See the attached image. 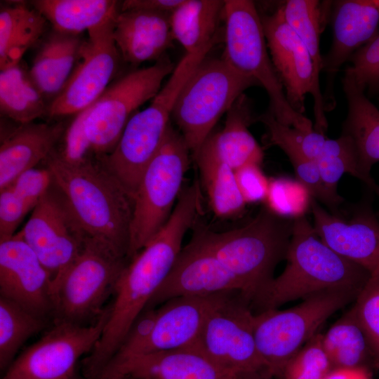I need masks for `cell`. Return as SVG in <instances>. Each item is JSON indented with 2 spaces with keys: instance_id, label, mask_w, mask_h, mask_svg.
Listing matches in <instances>:
<instances>
[{
  "instance_id": "obj_14",
  "label": "cell",
  "mask_w": 379,
  "mask_h": 379,
  "mask_svg": "<svg viewBox=\"0 0 379 379\" xmlns=\"http://www.w3.org/2000/svg\"><path fill=\"white\" fill-rule=\"evenodd\" d=\"M116 17L87 32L81 61L62 90L49 102L48 117L79 113L92 105L110 85L121 59L113 37Z\"/></svg>"
},
{
  "instance_id": "obj_44",
  "label": "cell",
  "mask_w": 379,
  "mask_h": 379,
  "mask_svg": "<svg viewBox=\"0 0 379 379\" xmlns=\"http://www.w3.org/2000/svg\"><path fill=\"white\" fill-rule=\"evenodd\" d=\"M239 192L246 204L265 201L270 179L262 172L260 165L248 164L234 170Z\"/></svg>"
},
{
  "instance_id": "obj_35",
  "label": "cell",
  "mask_w": 379,
  "mask_h": 379,
  "mask_svg": "<svg viewBox=\"0 0 379 379\" xmlns=\"http://www.w3.org/2000/svg\"><path fill=\"white\" fill-rule=\"evenodd\" d=\"M46 318L0 296V367L7 368L25 343L46 326Z\"/></svg>"
},
{
  "instance_id": "obj_32",
  "label": "cell",
  "mask_w": 379,
  "mask_h": 379,
  "mask_svg": "<svg viewBox=\"0 0 379 379\" xmlns=\"http://www.w3.org/2000/svg\"><path fill=\"white\" fill-rule=\"evenodd\" d=\"M53 29L81 34L114 18L121 3L114 0H36L32 1Z\"/></svg>"
},
{
  "instance_id": "obj_9",
  "label": "cell",
  "mask_w": 379,
  "mask_h": 379,
  "mask_svg": "<svg viewBox=\"0 0 379 379\" xmlns=\"http://www.w3.org/2000/svg\"><path fill=\"white\" fill-rule=\"evenodd\" d=\"M190 152L182 135L171 124L160 149L145 170L133 197L129 260L168 220L190 167Z\"/></svg>"
},
{
  "instance_id": "obj_11",
  "label": "cell",
  "mask_w": 379,
  "mask_h": 379,
  "mask_svg": "<svg viewBox=\"0 0 379 379\" xmlns=\"http://www.w3.org/2000/svg\"><path fill=\"white\" fill-rule=\"evenodd\" d=\"M175 67L164 55L154 65L117 79L86 109L85 133L95 158L113 151L129 119L142 105L157 95Z\"/></svg>"
},
{
  "instance_id": "obj_31",
  "label": "cell",
  "mask_w": 379,
  "mask_h": 379,
  "mask_svg": "<svg viewBox=\"0 0 379 379\" xmlns=\"http://www.w3.org/2000/svg\"><path fill=\"white\" fill-rule=\"evenodd\" d=\"M48 21L34 8L18 3L0 11L1 69L20 62L25 52L41 40Z\"/></svg>"
},
{
  "instance_id": "obj_43",
  "label": "cell",
  "mask_w": 379,
  "mask_h": 379,
  "mask_svg": "<svg viewBox=\"0 0 379 379\" xmlns=\"http://www.w3.org/2000/svg\"><path fill=\"white\" fill-rule=\"evenodd\" d=\"M30 212L22 199L9 186L0 190V242L11 238Z\"/></svg>"
},
{
  "instance_id": "obj_3",
  "label": "cell",
  "mask_w": 379,
  "mask_h": 379,
  "mask_svg": "<svg viewBox=\"0 0 379 379\" xmlns=\"http://www.w3.org/2000/svg\"><path fill=\"white\" fill-rule=\"evenodd\" d=\"M285 260L286 265L281 274L251 302L253 313L329 290L360 293L371 278L365 269L324 243L305 215L293 220Z\"/></svg>"
},
{
  "instance_id": "obj_10",
  "label": "cell",
  "mask_w": 379,
  "mask_h": 379,
  "mask_svg": "<svg viewBox=\"0 0 379 379\" xmlns=\"http://www.w3.org/2000/svg\"><path fill=\"white\" fill-rule=\"evenodd\" d=\"M128 262L108 247L86 239L78 257L53 284L54 321L88 324L97 319Z\"/></svg>"
},
{
  "instance_id": "obj_23",
  "label": "cell",
  "mask_w": 379,
  "mask_h": 379,
  "mask_svg": "<svg viewBox=\"0 0 379 379\" xmlns=\"http://www.w3.org/2000/svg\"><path fill=\"white\" fill-rule=\"evenodd\" d=\"M113 37L121 59L133 65L155 62L173 46L170 14L147 11H120Z\"/></svg>"
},
{
  "instance_id": "obj_8",
  "label": "cell",
  "mask_w": 379,
  "mask_h": 379,
  "mask_svg": "<svg viewBox=\"0 0 379 379\" xmlns=\"http://www.w3.org/2000/svg\"><path fill=\"white\" fill-rule=\"evenodd\" d=\"M359 293L329 290L310 295L286 310L254 313L253 333L267 373L277 378L287 361L335 312L354 301Z\"/></svg>"
},
{
  "instance_id": "obj_17",
  "label": "cell",
  "mask_w": 379,
  "mask_h": 379,
  "mask_svg": "<svg viewBox=\"0 0 379 379\" xmlns=\"http://www.w3.org/2000/svg\"><path fill=\"white\" fill-rule=\"evenodd\" d=\"M0 296L46 319L53 313L51 277L18 232L0 242Z\"/></svg>"
},
{
  "instance_id": "obj_36",
  "label": "cell",
  "mask_w": 379,
  "mask_h": 379,
  "mask_svg": "<svg viewBox=\"0 0 379 379\" xmlns=\"http://www.w3.org/2000/svg\"><path fill=\"white\" fill-rule=\"evenodd\" d=\"M314 161L324 185L333 194H339L337 185L345 173L360 180L355 149L347 135L341 134L337 139L327 138Z\"/></svg>"
},
{
  "instance_id": "obj_4",
  "label": "cell",
  "mask_w": 379,
  "mask_h": 379,
  "mask_svg": "<svg viewBox=\"0 0 379 379\" xmlns=\"http://www.w3.org/2000/svg\"><path fill=\"white\" fill-rule=\"evenodd\" d=\"M293 220L265 206L240 227L218 232L197 225L192 237L240 282L242 296L251 305L274 278L278 264L286 259Z\"/></svg>"
},
{
  "instance_id": "obj_22",
  "label": "cell",
  "mask_w": 379,
  "mask_h": 379,
  "mask_svg": "<svg viewBox=\"0 0 379 379\" xmlns=\"http://www.w3.org/2000/svg\"><path fill=\"white\" fill-rule=\"evenodd\" d=\"M98 379H238L192 347L130 357L107 366Z\"/></svg>"
},
{
  "instance_id": "obj_29",
  "label": "cell",
  "mask_w": 379,
  "mask_h": 379,
  "mask_svg": "<svg viewBox=\"0 0 379 379\" xmlns=\"http://www.w3.org/2000/svg\"><path fill=\"white\" fill-rule=\"evenodd\" d=\"M225 4V0H183L170 15L173 38L186 53L218 40Z\"/></svg>"
},
{
  "instance_id": "obj_25",
  "label": "cell",
  "mask_w": 379,
  "mask_h": 379,
  "mask_svg": "<svg viewBox=\"0 0 379 379\" xmlns=\"http://www.w3.org/2000/svg\"><path fill=\"white\" fill-rule=\"evenodd\" d=\"M67 128L63 122L20 124L1 141L0 190L23 172L36 166L54 151Z\"/></svg>"
},
{
  "instance_id": "obj_42",
  "label": "cell",
  "mask_w": 379,
  "mask_h": 379,
  "mask_svg": "<svg viewBox=\"0 0 379 379\" xmlns=\"http://www.w3.org/2000/svg\"><path fill=\"white\" fill-rule=\"evenodd\" d=\"M52 184V175L45 166L44 168L34 167L23 172L8 186L18 194L32 212L48 193Z\"/></svg>"
},
{
  "instance_id": "obj_19",
  "label": "cell",
  "mask_w": 379,
  "mask_h": 379,
  "mask_svg": "<svg viewBox=\"0 0 379 379\" xmlns=\"http://www.w3.org/2000/svg\"><path fill=\"white\" fill-rule=\"evenodd\" d=\"M270 55L287 100L303 114L305 99L314 89V68L303 42L290 27L281 6L272 13H259Z\"/></svg>"
},
{
  "instance_id": "obj_21",
  "label": "cell",
  "mask_w": 379,
  "mask_h": 379,
  "mask_svg": "<svg viewBox=\"0 0 379 379\" xmlns=\"http://www.w3.org/2000/svg\"><path fill=\"white\" fill-rule=\"evenodd\" d=\"M236 292L180 296L166 301L157 307L158 314L153 331L135 356L193 345L211 312Z\"/></svg>"
},
{
  "instance_id": "obj_27",
  "label": "cell",
  "mask_w": 379,
  "mask_h": 379,
  "mask_svg": "<svg viewBox=\"0 0 379 379\" xmlns=\"http://www.w3.org/2000/svg\"><path fill=\"white\" fill-rule=\"evenodd\" d=\"M327 1L317 0H288L281 4L284 18L305 46L314 68V89L312 95L314 116V130L325 134L328 128L323 93L319 75L323 69L320 52V34L326 18Z\"/></svg>"
},
{
  "instance_id": "obj_45",
  "label": "cell",
  "mask_w": 379,
  "mask_h": 379,
  "mask_svg": "<svg viewBox=\"0 0 379 379\" xmlns=\"http://www.w3.org/2000/svg\"><path fill=\"white\" fill-rule=\"evenodd\" d=\"M183 0H126L121 2L120 11L147 10L171 14Z\"/></svg>"
},
{
  "instance_id": "obj_24",
  "label": "cell",
  "mask_w": 379,
  "mask_h": 379,
  "mask_svg": "<svg viewBox=\"0 0 379 379\" xmlns=\"http://www.w3.org/2000/svg\"><path fill=\"white\" fill-rule=\"evenodd\" d=\"M342 84L348 109L341 134L352 140L360 180L373 191L376 183L371 171L379 161V109L366 96L347 67Z\"/></svg>"
},
{
  "instance_id": "obj_34",
  "label": "cell",
  "mask_w": 379,
  "mask_h": 379,
  "mask_svg": "<svg viewBox=\"0 0 379 379\" xmlns=\"http://www.w3.org/2000/svg\"><path fill=\"white\" fill-rule=\"evenodd\" d=\"M322 344L332 368L374 367L368 340L352 307L322 334Z\"/></svg>"
},
{
  "instance_id": "obj_20",
  "label": "cell",
  "mask_w": 379,
  "mask_h": 379,
  "mask_svg": "<svg viewBox=\"0 0 379 379\" xmlns=\"http://www.w3.org/2000/svg\"><path fill=\"white\" fill-rule=\"evenodd\" d=\"M332 4L333 41L323 57L326 112L335 106L334 81L341 66L379 32V0H340Z\"/></svg>"
},
{
  "instance_id": "obj_16",
  "label": "cell",
  "mask_w": 379,
  "mask_h": 379,
  "mask_svg": "<svg viewBox=\"0 0 379 379\" xmlns=\"http://www.w3.org/2000/svg\"><path fill=\"white\" fill-rule=\"evenodd\" d=\"M313 227L319 237L337 253L379 278V221L371 205L359 203L347 214L337 216L314 199Z\"/></svg>"
},
{
  "instance_id": "obj_5",
  "label": "cell",
  "mask_w": 379,
  "mask_h": 379,
  "mask_svg": "<svg viewBox=\"0 0 379 379\" xmlns=\"http://www.w3.org/2000/svg\"><path fill=\"white\" fill-rule=\"evenodd\" d=\"M202 59L199 52L185 53L151 104L129 119L113 151L98 158L133 197L164 141L182 88Z\"/></svg>"
},
{
  "instance_id": "obj_1",
  "label": "cell",
  "mask_w": 379,
  "mask_h": 379,
  "mask_svg": "<svg viewBox=\"0 0 379 379\" xmlns=\"http://www.w3.org/2000/svg\"><path fill=\"white\" fill-rule=\"evenodd\" d=\"M199 215L194 201L180 198L164 226L129 260L116 284L100 340L84 360L88 378L98 379L116 354L131 326L171 270L182 248L183 238Z\"/></svg>"
},
{
  "instance_id": "obj_12",
  "label": "cell",
  "mask_w": 379,
  "mask_h": 379,
  "mask_svg": "<svg viewBox=\"0 0 379 379\" xmlns=\"http://www.w3.org/2000/svg\"><path fill=\"white\" fill-rule=\"evenodd\" d=\"M107 319V308L94 321H54L41 338L19 354L1 379H74L77 364L95 347Z\"/></svg>"
},
{
  "instance_id": "obj_41",
  "label": "cell",
  "mask_w": 379,
  "mask_h": 379,
  "mask_svg": "<svg viewBox=\"0 0 379 379\" xmlns=\"http://www.w3.org/2000/svg\"><path fill=\"white\" fill-rule=\"evenodd\" d=\"M347 67L358 86L368 95L379 94V32L349 58Z\"/></svg>"
},
{
  "instance_id": "obj_2",
  "label": "cell",
  "mask_w": 379,
  "mask_h": 379,
  "mask_svg": "<svg viewBox=\"0 0 379 379\" xmlns=\"http://www.w3.org/2000/svg\"><path fill=\"white\" fill-rule=\"evenodd\" d=\"M44 161L53 187L86 239L128 258L133 197L98 158L73 164L54 150Z\"/></svg>"
},
{
  "instance_id": "obj_33",
  "label": "cell",
  "mask_w": 379,
  "mask_h": 379,
  "mask_svg": "<svg viewBox=\"0 0 379 379\" xmlns=\"http://www.w3.org/2000/svg\"><path fill=\"white\" fill-rule=\"evenodd\" d=\"M48 104L20 62L0 72V111L25 124L47 115Z\"/></svg>"
},
{
  "instance_id": "obj_30",
  "label": "cell",
  "mask_w": 379,
  "mask_h": 379,
  "mask_svg": "<svg viewBox=\"0 0 379 379\" xmlns=\"http://www.w3.org/2000/svg\"><path fill=\"white\" fill-rule=\"evenodd\" d=\"M253 121L251 105L242 94L227 112L223 128L211 134L219 156L234 170L262 162L263 151L248 130Z\"/></svg>"
},
{
  "instance_id": "obj_38",
  "label": "cell",
  "mask_w": 379,
  "mask_h": 379,
  "mask_svg": "<svg viewBox=\"0 0 379 379\" xmlns=\"http://www.w3.org/2000/svg\"><path fill=\"white\" fill-rule=\"evenodd\" d=\"M312 196L298 180L279 177L270 179L265 206L284 218L295 219L305 215L311 208Z\"/></svg>"
},
{
  "instance_id": "obj_40",
  "label": "cell",
  "mask_w": 379,
  "mask_h": 379,
  "mask_svg": "<svg viewBox=\"0 0 379 379\" xmlns=\"http://www.w3.org/2000/svg\"><path fill=\"white\" fill-rule=\"evenodd\" d=\"M371 348L374 368L379 371V278L371 277L352 306Z\"/></svg>"
},
{
  "instance_id": "obj_28",
  "label": "cell",
  "mask_w": 379,
  "mask_h": 379,
  "mask_svg": "<svg viewBox=\"0 0 379 379\" xmlns=\"http://www.w3.org/2000/svg\"><path fill=\"white\" fill-rule=\"evenodd\" d=\"M193 158L215 216L228 219L241 214L246 204L238 189L234 170L219 156L211 135Z\"/></svg>"
},
{
  "instance_id": "obj_39",
  "label": "cell",
  "mask_w": 379,
  "mask_h": 379,
  "mask_svg": "<svg viewBox=\"0 0 379 379\" xmlns=\"http://www.w3.org/2000/svg\"><path fill=\"white\" fill-rule=\"evenodd\" d=\"M331 369L318 332L287 361L277 378L324 379Z\"/></svg>"
},
{
  "instance_id": "obj_6",
  "label": "cell",
  "mask_w": 379,
  "mask_h": 379,
  "mask_svg": "<svg viewBox=\"0 0 379 379\" xmlns=\"http://www.w3.org/2000/svg\"><path fill=\"white\" fill-rule=\"evenodd\" d=\"M225 51L222 58L238 72L254 79L266 91L270 111L281 124L302 131L314 129L312 121L295 111L272 64L255 3L225 0Z\"/></svg>"
},
{
  "instance_id": "obj_37",
  "label": "cell",
  "mask_w": 379,
  "mask_h": 379,
  "mask_svg": "<svg viewBox=\"0 0 379 379\" xmlns=\"http://www.w3.org/2000/svg\"><path fill=\"white\" fill-rule=\"evenodd\" d=\"M267 131L268 145L279 147L283 151L292 149L314 161L321 154L327 138L314 131H305L279 123L267 111L258 117Z\"/></svg>"
},
{
  "instance_id": "obj_46",
  "label": "cell",
  "mask_w": 379,
  "mask_h": 379,
  "mask_svg": "<svg viewBox=\"0 0 379 379\" xmlns=\"http://www.w3.org/2000/svg\"><path fill=\"white\" fill-rule=\"evenodd\" d=\"M324 379H373L371 369L366 367L332 368Z\"/></svg>"
},
{
  "instance_id": "obj_7",
  "label": "cell",
  "mask_w": 379,
  "mask_h": 379,
  "mask_svg": "<svg viewBox=\"0 0 379 379\" xmlns=\"http://www.w3.org/2000/svg\"><path fill=\"white\" fill-rule=\"evenodd\" d=\"M254 86L260 85L222 58L206 56L198 65L182 88L171 117L193 156L220 117Z\"/></svg>"
},
{
  "instance_id": "obj_18",
  "label": "cell",
  "mask_w": 379,
  "mask_h": 379,
  "mask_svg": "<svg viewBox=\"0 0 379 379\" xmlns=\"http://www.w3.org/2000/svg\"><path fill=\"white\" fill-rule=\"evenodd\" d=\"M227 291L242 295L243 287L218 258L192 237L182 248L167 277L145 310L157 307L177 297Z\"/></svg>"
},
{
  "instance_id": "obj_48",
  "label": "cell",
  "mask_w": 379,
  "mask_h": 379,
  "mask_svg": "<svg viewBox=\"0 0 379 379\" xmlns=\"http://www.w3.org/2000/svg\"><path fill=\"white\" fill-rule=\"evenodd\" d=\"M375 194L378 195V198H379V185H375V186L373 188V190Z\"/></svg>"
},
{
  "instance_id": "obj_26",
  "label": "cell",
  "mask_w": 379,
  "mask_h": 379,
  "mask_svg": "<svg viewBox=\"0 0 379 379\" xmlns=\"http://www.w3.org/2000/svg\"><path fill=\"white\" fill-rule=\"evenodd\" d=\"M85 41L81 34L53 29L42 39L29 74L46 100L51 102L62 90L81 58Z\"/></svg>"
},
{
  "instance_id": "obj_15",
  "label": "cell",
  "mask_w": 379,
  "mask_h": 379,
  "mask_svg": "<svg viewBox=\"0 0 379 379\" xmlns=\"http://www.w3.org/2000/svg\"><path fill=\"white\" fill-rule=\"evenodd\" d=\"M18 233L49 273L52 286L78 257L86 241L53 184Z\"/></svg>"
},
{
  "instance_id": "obj_47",
  "label": "cell",
  "mask_w": 379,
  "mask_h": 379,
  "mask_svg": "<svg viewBox=\"0 0 379 379\" xmlns=\"http://www.w3.org/2000/svg\"><path fill=\"white\" fill-rule=\"evenodd\" d=\"M238 379H274L265 371L243 373L238 375Z\"/></svg>"
},
{
  "instance_id": "obj_13",
  "label": "cell",
  "mask_w": 379,
  "mask_h": 379,
  "mask_svg": "<svg viewBox=\"0 0 379 379\" xmlns=\"http://www.w3.org/2000/svg\"><path fill=\"white\" fill-rule=\"evenodd\" d=\"M253 315L249 302L236 292L211 312L190 347L236 375L265 371L255 344Z\"/></svg>"
}]
</instances>
